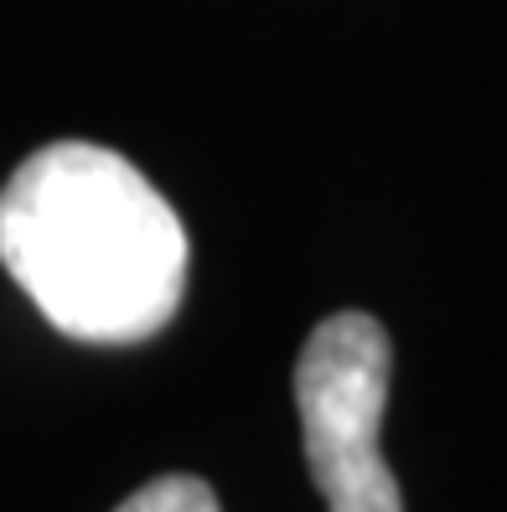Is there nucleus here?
<instances>
[{"label":"nucleus","mask_w":507,"mask_h":512,"mask_svg":"<svg viewBox=\"0 0 507 512\" xmlns=\"http://www.w3.org/2000/svg\"><path fill=\"white\" fill-rule=\"evenodd\" d=\"M0 264L63 337L130 347L182 311L187 228L119 150L57 140L0 187Z\"/></svg>","instance_id":"obj_1"},{"label":"nucleus","mask_w":507,"mask_h":512,"mask_svg":"<svg viewBox=\"0 0 507 512\" xmlns=\"http://www.w3.org/2000/svg\"><path fill=\"white\" fill-rule=\"evenodd\" d=\"M114 512H223V507L202 476H156L140 492H130Z\"/></svg>","instance_id":"obj_3"},{"label":"nucleus","mask_w":507,"mask_h":512,"mask_svg":"<svg viewBox=\"0 0 507 512\" xmlns=\"http://www.w3.org/2000/svg\"><path fill=\"white\" fill-rule=\"evenodd\" d=\"M389 373V331L368 311L326 316L295 357V409L326 512H404L399 481L378 445Z\"/></svg>","instance_id":"obj_2"}]
</instances>
